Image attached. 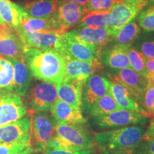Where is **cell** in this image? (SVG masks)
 Instances as JSON below:
<instances>
[{"label": "cell", "mask_w": 154, "mask_h": 154, "mask_svg": "<svg viewBox=\"0 0 154 154\" xmlns=\"http://www.w3.org/2000/svg\"><path fill=\"white\" fill-rule=\"evenodd\" d=\"M24 61L38 80L57 84L64 79L66 59L57 49L26 47Z\"/></svg>", "instance_id": "obj_1"}, {"label": "cell", "mask_w": 154, "mask_h": 154, "mask_svg": "<svg viewBox=\"0 0 154 154\" xmlns=\"http://www.w3.org/2000/svg\"><path fill=\"white\" fill-rule=\"evenodd\" d=\"M146 130L144 125L121 127L96 133L94 140L106 151H129L141 142Z\"/></svg>", "instance_id": "obj_2"}, {"label": "cell", "mask_w": 154, "mask_h": 154, "mask_svg": "<svg viewBox=\"0 0 154 154\" xmlns=\"http://www.w3.org/2000/svg\"><path fill=\"white\" fill-rule=\"evenodd\" d=\"M94 146V136L82 124H66L57 122L55 136L47 149L80 151L93 149Z\"/></svg>", "instance_id": "obj_3"}, {"label": "cell", "mask_w": 154, "mask_h": 154, "mask_svg": "<svg viewBox=\"0 0 154 154\" xmlns=\"http://www.w3.org/2000/svg\"><path fill=\"white\" fill-rule=\"evenodd\" d=\"M57 121L47 112H35L32 117L31 143L36 152H45L55 136Z\"/></svg>", "instance_id": "obj_4"}, {"label": "cell", "mask_w": 154, "mask_h": 154, "mask_svg": "<svg viewBox=\"0 0 154 154\" xmlns=\"http://www.w3.org/2000/svg\"><path fill=\"white\" fill-rule=\"evenodd\" d=\"M102 47L91 45L78 39L72 31L65 33L61 37L59 51L66 58L84 61L101 59Z\"/></svg>", "instance_id": "obj_5"}, {"label": "cell", "mask_w": 154, "mask_h": 154, "mask_svg": "<svg viewBox=\"0 0 154 154\" xmlns=\"http://www.w3.org/2000/svg\"><path fill=\"white\" fill-rule=\"evenodd\" d=\"M149 121V116L122 109L106 115L92 118L94 126L102 129L145 125Z\"/></svg>", "instance_id": "obj_6"}, {"label": "cell", "mask_w": 154, "mask_h": 154, "mask_svg": "<svg viewBox=\"0 0 154 154\" xmlns=\"http://www.w3.org/2000/svg\"><path fill=\"white\" fill-rule=\"evenodd\" d=\"M57 99L56 84L40 82L32 86L26 94V101L30 109L35 112L51 111L54 101Z\"/></svg>", "instance_id": "obj_7"}, {"label": "cell", "mask_w": 154, "mask_h": 154, "mask_svg": "<svg viewBox=\"0 0 154 154\" xmlns=\"http://www.w3.org/2000/svg\"><path fill=\"white\" fill-rule=\"evenodd\" d=\"M27 113V109L18 94L2 89L0 93V126L18 121Z\"/></svg>", "instance_id": "obj_8"}, {"label": "cell", "mask_w": 154, "mask_h": 154, "mask_svg": "<svg viewBox=\"0 0 154 154\" xmlns=\"http://www.w3.org/2000/svg\"><path fill=\"white\" fill-rule=\"evenodd\" d=\"M32 117L24 116L18 121L0 126V143H31Z\"/></svg>", "instance_id": "obj_9"}, {"label": "cell", "mask_w": 154, "mask_h": 154, "mask_svg": "<svg viewBox=\"0 0 154 154\" xmlns=\"http://www.w3.org/2000/svg\"><path fill=\"white\" fill-rule=\"evenodd\" d=\"M111 82L105 76L94 74L86 81L82 88L81 107L86 111L95 102L106 94L110 93Z\"/></svg>", "instance_id": "obj_10"}, {"label": "cell", "mask_w": 154, "mask_h": 154, "mask_svg": "<svg viewBox=\"0 0 154 154\" xmlns=\"http://www.w3.org/2000/svg\"><path fill=\"white\" fill-rule=\"evenodd\" d=\"M26 46L17 35L16 28L0 25V55L24 61Z\"/></svg>", "instance_id": "obj_11"}, {"label": "cell", "mask_w": 154, "mask_h": 154, "mask_svg": "<svg viewBox=\"0 0 154 154\" xmlns=\"http://www.w3.org/2000/svg\"><path fill=\"white\" fill-rule=\"evenodd\" d=\"M112 82L119 83L126 86L143 104V99L147 87L146 78L138 74L130 67L113 70L109 74Z\"/></svg>", "instance_id": "obj_12"}, {"label": "cell", "mask_w": 154, "mask_h": 154, "mask_svg": "<svg viewBox=\"0 0 154 154\" xmlns=\"http://www.w3.org/2000/svg\"><path fill=\"white\" fill-rule=\"evenodd\" d=\"M88 12L86 7L84 6L65 0H58L54 16L63 30L67 32L79 24Z\"/></svg>", "instance_id": "obj_13"}, {"label": "cell", "mask_w": 154, "mask_h": 154, "mask_svg": "<svg viewBox=\"0 0 154 154\" xmlns=\"http://www.w3.org/2000/svg\"><path fill=\"white\" fill-rule=\"evenodd\" d=\"M17 35L26 47L59 50L61 45V34L54 32H26L16 28Z\"/></svg>", "instance_id": "obj_14"}, {"label": "cell", "mask_w": 154, "mask_h": 154, "mask_svg": "<svg viewBox=\"0 0 154 154\" xmlns=\"http://www.w3.org/2000/svg\"><path fill=\"white\" fill-rule=\"evenodd\" d=\"M66 71L63 80L73 79L85 84L91 75L99 72L103 68L101 59L93 61H84L66 58Z\"/></svg>", "instance_id": "obj_15"}, {"label": "cell", "mask_w": 154, "mask_h": 154, "mask_svg": "<svg viewBox=\"0 0 154 154\" xmlns=\"http://www.w3.org/2000/svg\"><path fill=\"white\" fill-rule=\"evenodd\" d=\"M110 93L119 109H126L149 116L146 112L142 103L126 86L119 83L111 82Z\"/></svg>", "instance_id": "obj_16"}, {"label": "cell", "mask_w": 154, "mask_h": 154, "mask_svg": "<svg viewBox=\"0 0 154 154\" xmlns=\"http://www.w3.org/2000/svg\"><path fill=\"white\" fill-rule=\"evenodd\" d=\"M142 8L138 6L127 4L122 2H117L111 8V24L109 30L113 35L125 24L131 22Z\"/></svg>", "instance_id": "obj_17"}, {"label": "cell", "mask_w": 154, "mask_h": 154, "mask_svg": "<svg viewBox=\"0 0 154 154\" xmlns=\"http://www.w3.org/2000/svg\"><path fill=\"white\" fill-rule=\"evenodd\" d=\"M51 115L57 123L66 124H83L86 119L81 111V108H76L57 99L51 109Z\"/></svg>", "instance_id": "obj_18"}, {"label": "cell", "mask_w": 154, "mask_h": 154, "mask_svg": "<svg viewBox=\"0 0 154 154\" xmlns=\"http://www.w3.org/2000/svg\"><path fill=\"white\" fill-rule=\"evenodd\" d=\"M14 67V77L10 92L18 94L20 96L26 95L32 79V73L27 63L24 60L7 57Z\"/></svg>", "instance_id": "obj_19"}, {"label": "cell", "mask_w": 154, "mask_h": 154, "mask_svg": "<svg viewBox=\"0 0 154 154\" xmlns=\"http://www.w3.org/2000/svg\"><path fill=\"white\" fill-rule=\"evenodd\" d=\"M84 84L76 80H63L56 84L57 97L65 103L76 108H81L82 88Z\"/></svg>", "instance_id": "obj_20"}, {"label": "cell", "mask_w": 154, "mask_h": 154, "mask_svg": "<svg viewBox=\"0 0 154 154\" xmlns=\"http://www.w3.org/2000/svg\"><path fill=\"white\" fill-rule=\"evenodd\" d=\"M72 31L80 41L99 47L108 44L113 37V34L108 29L78 26Z\"/></svg>", "instance_id": "obj_21"}, {"label": "cell", "mask_w": 154, "mask_h": 154, "mask_svg": "<svg viewBox=\"0 0 154 154\" xmlns=\"http://www.w3.org/2000/svg\"><path fill=\"white\" fill-rule=\"evenodd\" d=\"M17 29L26 32H54L61 35H63L67 32L61 27L54 15L47 19L27 17L22 21V24Z\"/></svg>", "instance_id": "obj_22"}, {"label": "cell", "mask_w": 154, "mask_h": 154, "mask_svg": "<svg viewBox=\"0 0 154 154\" xmlns=\"http://www.w3.org/2000/svg\"><path fill=\"white\" fill-rule=\"evenodd\" d=\"M129 47L116 44L101 54V62L113 70H119L129 66L127 50Z\"/></svg>", "instance_id": "obj_23"}, {"label": "cell", "mask_w": 154, "mask_h": 154, "mask_svg": "<svg viewBox=\"0 0 154 154\" xmlns=\"http://www.w3.org/2000/svg\"><path fill=\"white\" fill-rule=\"evenodd\" d=\"M58 0H26L22 8L31 18L47 19L55 14Z\"/></svg>", "instance_id": "obj_24"}, {"label": "cell", "mask_w": 154, "mask_h": 154, "mask_svg": "<svg viewBox=\"0 0 154 154\" xmlns=\"http://www.w3.org/2000/svg\"><path fill=\"white\" fill-rule=\"evenodd\" d=\"M0 17L5 24L17 28L24 19L29 17L22 7L11 0H0Z\"/></svg>", "instance_id": "obj_25"}, {"label": "cell", "mask_w": 154, "mask_h": 154, "mask_svg": "<svg viewBox=\"0 0 154 154\" xmlns=\"http://www.w3.org/2000/svg\"><path fill=\"white\" fill-rule=\"evenodd\" d=\"M118 109H119L118 105L111 93H109L98 99L85 112L89 116L94 118L106 115Z\"/></svg>", "instance_id": "obj_26"}, {"label": "cell", "mask_w": 154, "mask_h": 154, "mask_svg": "<svg viewBox=\"0 0 154 154\" xmlns=\"http://www.w3.org/2000/svg\"><path fill=\"white\" fill-rule=\"evenodd\" d=\"M111 24V16L110 11H89L82 19L78 26L103 28L109 29Z\"/></svg>", "instance_id": "obj_27"}, {"label": "cell", "mask_w": 154, "mask_h": 154, "mask_svg": "<svg viewBox=\"0 0 154 154\" xmlns=\"http://www.w3.org/2000/svg\"><path fill=\"white\" fill-rule=\"evenodd\" d=\"M140 33V27L134 21L128 22L119 29L113 35L116 44L130 47L133 42L137 38Z\"/></svg>", "instance_id": "obj_28"}, {"label": "cell", "mask_w": 154, "mask_h": 154, "mask_svg": "<svg viewBox=\"0 0 154 154\" xmlns=\"http://www.w3.org/2000/svg\"><path fill=\"white\" fill-rule=\"evenodd\" d=\"M14 77V67L6 57L0 55V89L10 91Z\"/></svg>", "instance_id": "obj_29"}, {"label": "cell", "mask_w": 154, "mask_h": 154, "mask_svg": "<svg viewBox=\"0 0 154 154\" xmlns=\"http://www.w3.org/2000/svg\"><path fill=\"white\" fill-rule=\"evenodd\" d=\"M130 68L144 77L147 76L149 73L146 67V57L134 47H130L127 50Z\"/></svg>", "instance_id": "obj_30"}, {"label": "cell", "mask_w": 154, "mask_h": 154, "mask_svg": "<svg viewBox=\"0 0 154 154\" xmlns=\"http://www.w3.org/2000/svg\"><path fill=\"white\" fill-rule=\"evenodd\" d=\"M140 26L146 32H154V5L149 6L139 14Z\"/></svg>", "instance_id": "obj_31"}, {"label": "cell", "mask_w": 154, "mask_h": 154, "mask_svg": "<svg viewBox=\"0 0 154 154\" xmlns=\"http://www.w3.org/2000/svg\"><path fill=\"white\" fill-rule=\"evenodd\" d=\"M116 0H89L86 6L88 12L89 11H110L113 6L116 3Z\"/></svg>", "instance_id": "obj_32"}, {"label": "cell", "mask_w": 154, "mask_h": 154, "mask_svg": "<svg viewBox=\"0 0 154 154\" xmlns=\"http://www.w3.org/2000/svg\"><path fill=\"white\" fill-rule=\"evenodd\" d=\"M131 154H154V136L143 137L141 142L131 150Z\"/></svg>", "instance_id": "obj_33"}, {"label": "cell", "mask_w": 154, "mask_h": 154, "mask_svg": "<svg viewBox=\"0 0 154 154\" xmlns=\"http://www.w3.org/2000/svg\"><path fill=\"white\" fill-rule=\"evenodd\" d=\"M143 106L149 114L154 116V87L147 86L143 95Z\"/></svg>", "instance_id": "obj_34"}, {"label": "cell", "mask_w": 154, "mask_h": 154, "mask_svg": "<svg viewBox=\"0 0 154 154\" xmlns=\"http://www.w3.org/2000/svg\"><path fill=\"white\" fill-rule=\"evenodd\" d=\"M32 146L31 143L3 144L0 143V154H11L22 151Z\"/></svg>", "instance_id": "obj_35"}, {"label": "cell", "mask_w": 154, "mask_h": 154, "mask_svg": "<svg viewBox=\"0 0 154 154\" xmlns=\"http://www.w3.org/2000/svg\"><path fill=\"white\" fill-rule=\"evenodd\" d=\"M139 51L146 58L154 59V40H144L138 46Z\"/></svg>", "instance_id": "obj_36"}, {"label": "cell", "mask_w": 154, "mask_h": 154, "mask_svg": "<svg viewBox=\"0 0 154 154\" xmlns=\"http://www.w3.org/2000/svg\"><path fill=\"white\" fill-rule=\"evenodd\" d=\"M44 154H95V153H94L93 149L80 151H72L62 149H47L44 152Z\"/></svg>", "instance_id": "obj_37"}, {"label": "cell", "mask_w": 154, "mask_h": 154, "mask_svg": "<svg viewBox=\"0 0 154 154\" xmlns=\"http://www.w3.org/2000/svg\"><path fill=\"white\" fill-rule=\"evenodd\" d=\"M146 67L148 73H154V59L146 57Z\"/></svg>", "instance_id": "obj_38"}, {"label": "cell", "mask_w": 154, "mask_h": 154, "mask_svg": "<svg viewBox=\"0 0 154 154\" xmlns=\"http://www.w3.org/2000/svg\"><path fill=\"white\" fill-rule=\"evenodd\" d=\"M154 136V119L151 121L149 127L146 128L143 137H150Z\"/></svg>", "instance_id": "obj_39"}, {"label": "cell", "mask_w": 154, "mask_h": 154, "mask_svg": "<svg viewBox=\"0 0 154 154\" xmlns=\"http://www.w3.org/2000/svg\"><path fill=\"white\" fill-rule=\"evenodd\" d=\"M34 153H36V151L33 148V146L32 145L31 146H29V147H28L27 149L23 150L22 151H19V152H17V153H11V154H33Z\"/></svg>", "instance_id": "obj_40"}, {"label": "cell", "mask_w": 154, "mask_h": 154, "mask_svg": "<svg viewBox=\"0 0 154 154\" xmlns=\"http://www.w3.org/2000/svg\"><path fill=\"white\" fill-rule=\"evenodd\" d=\"M146 78L147 81V86H151L154 87V73H149Z\"/></svg>", "instance_id": "obj_41"}, {"label": "cell", "mask_w": 154, "mask_h": 154, "mask_svg": "<svg viewBox=\"0 0 154 154\" xmlns=\"http://www.w3.org/2000/svg\"><path fill=\"white\" fill-rule=\"evenodd\" d=\"M103 154H131V150L127 151V150H124V151H107L106 153H103Z\"/></svg>", "instance_id": "obj_42"}, {"label": "cell", "mask_w": 154, "mask_h": 154, "mask_svg": "<svg viewBox=\"0 0 154 154\" xmlns=\"http://www.w3.org/2000/svg\"><path fill=\"white\" fill-rule=\"evenodd\" d=\"M65 1H68V2H71L76 3L79 5L86 7V6L87 5V4L88 3V2H89V0H65Z\"/></svg>", "instance_id": "obj_43"}, {"label": "cell", "mask_w": 154, "mask_h": 154, "mask_svg": "<svg viewBox=\"0 0 154 154\" xmlns=\"http://www.w3.org/2000/svg\"><path fill=\"white\" fill-rule=\"evenodd\" d=\"M3 24H5V23L4 22L2 19L1 17H0V25H3Z\"/></svg>", "instance_id": "obj_44"}, {"label": "cell", "mask_w": 154, "mask_h": 154, "mask_svg": "<svg viewBox=\"0 0 154 154\" xmlns=\"http://www.w3.org/2000/svg\"><path fill=\"white\" fill-rule=\"evenodd\" d=\"M148 1H151V2H154V0H148Z\"/></svg>", "instance_id": "obj_45"}, {"label": "cell", "mask_w": 154, "mask_h": 154, "mask_svg": "<svg viewBox=\"0 0 154 154\" xmlns=\"http://www.w3.org/2000/svg\"><path fill=\"white\" fill-rule=\"evenodd\" d=\"M120 1H121V0H116V2H120Z\"/></svg>", "instance_id": "obj_46"}, {"label": "cell", "mask_w": 154, "mask_h": 154, "mask_svg": "<svg viewBox=\"0 0 154 154\" xmlns=\"http://www.w3.org/2000/svg\"><path fill=\"white\" fill-rule=\"evenodd\" d=\"M1 91H2V89H0V93H1Z\"/></svg>", "instance_id": "obj_47"}]
</instances>
